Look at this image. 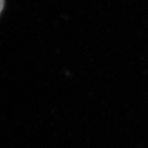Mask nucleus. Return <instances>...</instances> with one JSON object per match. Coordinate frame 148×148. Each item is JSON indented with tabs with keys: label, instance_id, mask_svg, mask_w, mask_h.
Here are the masks:
<instances>
[{
	"label": "nucleus",
	"instance_id": "nucleus-1",
	"mask_svg": "<svg viewBox=\"0 0 148 148\" xmlns=\"http://www.w3.org/2000/svg\"><path fill=\"white\" fill-rule=\"evenodd\" d=\"M0 2H1V4H0L1 5V9H0V10H1V12H2L4 4V0H0Z\"/></svg>",
	"mask_w": 148,
	"mask_h": 148
}]
</instances>
